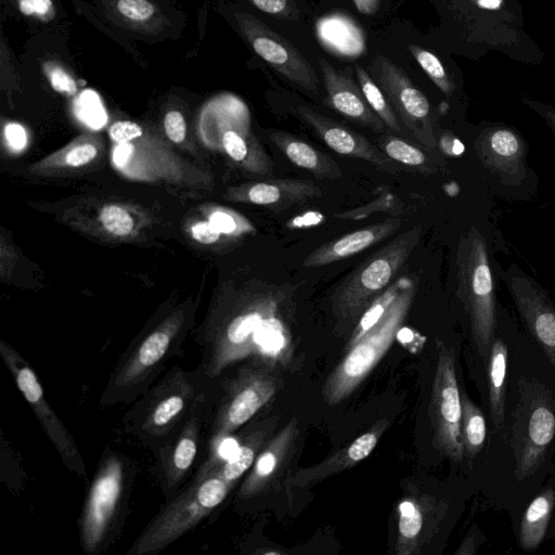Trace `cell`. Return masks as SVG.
<instances>
[{
	"mask_svg": "<svg viewBox=\"0 0 555 555\" xmlns=\"http://www.w3.org/2000/svg\"><path fill=\"white\" fill-rule=\"evenodd\" d=\"M220 376L210 377L196 366H172L124 414L120 428L152 453L166 443L199 408L217 401Z\"/></svg>",
	"mask_w": 555,
	"mask_h": 555,
	"instance_id": "6da1fadb",
	"label": "cell"
},
{
	"mask_svg": "<svg viewBox=\"0 0 555 555\" xmlns=\"http://www.w3.org/2000/svg\"><path fill=\"white\" fill-rule=\"evenodd\" d=\"M289 285L269 283L247 298L227 320L198 337L202 347L197 365L210 377H219L231 365L260 351L262 337L291 305Z\"/></svg>",
	"mask_w": 555,
	"mask_h": 555,
	"instance_id": "7a4b0ae2",
	"label": "cell"
},
{
	"mask_svg": "<svg viewBox=\"0 0 555 555\" xmlns=\"http://www.w3.org/2000/svg\"><path fill=\"white\" fill-rule=\"evenodd\" d=\"M218 451L208 452L192 479L138 535L127 555H156L197 528L224 502L234 485L218 470Z\"/></svg>",
	"mask_w": 555,
	"mask_h": 555,
	"instance_id": "3957f363",
	"label": "cell"
},
{
	"mask_svg": "<svg viewBox=\"0 0 555 555\" xmlns=\"http://www.w3.org/2000/svg\"><path fill=\"white\" fill-rule=\"evenodd\" d=\"M137 473L133 459L111 447L103 451L78 518L79 542L86 555H100L120 534Z\"/></svg>",
	"mask_w": 555,
	"mask_h": 555,
	"instance_id": "277c9868",
	"label": "cell"
},
{
	"mask_svg": "<svg viewBox=\"0 0 555 555\" xmlns=\"http://www.w3.org/2000/svg\"><path fill=\"white\" fill-rule=\"evenodd\" d=\"M185 326L184 313L176 312L138 337L116 361L99 406L129 404L142 396L181 354Z\"/></svg>",
	"mask_w": 555,
	"mask_h": 555,
	"instance_id": "5b68a950",
	"label": "cell"
},
{
	"mask_svg": "<svg viewBox=\"0 0 555 555\" xmlns=\"http://www.w3.org/2000/svg\"><path fill=\"white\" fill-rule=\"evenodd\" d=\"M420 240V227L408 229L362 261L335 287L331 309L338 326H356L373 300L395 282Z\"/></svg>",
	"mask_w": 555,
	"mask_h": 555,
	"instance_id": "8992f818",
	"label": "cell"
},
{
	"mask_svg": "<svg viewBox=\"0 0 555 555\" xmlns=\"http://www.w3.org/2000/svg\"><path fill=\"white\" fill-rule=\"evenodd\" d=\"M416 281L406 276L399 294L378 322L352 347L322 386L323 401L336 405L366 378L396 339L414 300Z\"/></svg>",
	"mask_w": 555,
	"mask_h": 555,
	"instance_id": "52a82bcc",
	"label": "cell"
},
{
	"mask_svg": "<svg viewBox=\"0 0 555 555\" xmlns=\"http://www.w3.org/2000/svg\"><path fill=\"white\" fill-rule=\"evenodd\" d=\"M456 279L475 345L485 358L496 328L495 293L487 246L476 229L465 234L459 245Z\"/></svg>",
	"mask_w": 555,
	"mask_h": 555,
	"instance_id": "ba28073f",
	"label": "cell"
},
{
	"mask_svg": "<svg viewBox=\"0 0 555 555\" xmlns=\"http://www.w3.org/2000/svg\"><path fill=\"white\" fill-rule=\"evenodd\" d=\"M221 391L207 428L208 452L245 425L264 406L279 389V378L258 364L241 366L236 373L220 379Z\"/></svg>",
	"mask_w": 555,
	"mask_h": 555,
	"instance_id": "9c48e42d",
	"label": "cell"
},
{
	"mask_svg": "<svg viewBox=\"0 0 555 555\" xmlns=\"http://www.w3.org/2000/svg\"><path fill=\"white\" fill-rule=\"evenodd\" d=\"M0 356L17 388L57 451L61 461L68 470L87 481V467L78 446L48 402L44 389L35 370L15 348L4 340H0Z\"/></svg>",
	"mask_w": 555,
	"mask_h": 555,
	"instance_id": "30bf717a",
	"label": "cell"
},
{
	"mask_svg": "<svg viewBox=\"0 0 555 555\" xmlns=\"http://www.w3.org/2000/svg\"><path fill=\"white\" fill-rule=\"evenodd\" d=\"M429 417L434 444L454 463L462 462V403L455 372L454 350L437 340V362L433 378Z\"/></svg>",
	"mask_w": 555,
	"mask_h": 555,
	"instance_id": "8fae6325",
	"label": "cell"
},
{
	"mask_svg": "<svg viewBox=\"0 0 555 555\" xmlns=\"http://www.w3.org/2000/svg\"><path fill=\"white\" fill-rule=\"evenodd\" d=\"M216 402L196 410L166 443L152 453L156 480L165 502L172 500L188 483Z\"/></svg>",
	"mask_w": 555,
	"mask_h": 555,
	"instance_id": "7c38bea8",
	"label": "cell"
},
{
	"mask_svg": "<svg viewBox=\"0 0 555 555\" xmlns=\"http://www.w3.org/2000/svg\"><path fill=\"white\" fill-rule=\"evenodd\" d=\"M370 73L412 137L424 146L434 147L437 141L431 107L425 94L399 66L384 55L373 57Z\"/></svg>",
	"mask_w": 555,
	"mask_h": 555,
	"instance_id": "4fadbf2b",
	"label": "cell"
},
{
	"mask_svg": "<svg viewBox=\"0 0 555 555\" xmlns=\"http://www.w3.org/2000/svg\"><path fill=\"white\" fill-rule=\"evenodd\" d=\"M235 20L257 55L295 86L313 95L320 94L315 72L289 41L249 13L236 12Z\"/></svg>",
	"mask_w": 555,
	"mask_h": 555,
	"instance_id": "5bb4252c",
	"label": "cell"
},
{
	"mask_svg": "<svg viewBox=\"0 0 555 555\" xmlns=\"http://www.w3.org/2000/svg\"><path fill=\"white\" fill-rule=\"evenodd\" d=\"M502 278L519 315L555 369V307L553 302L535 280L514 264L502 273Z\"/></svg>",
	"mask_w": 555,
	"mask_h": 555,
	"instance_id": "9a60e30c",
	"label": "cell"
},
{
	"mask_svg": "<svg viewBox=\"0 0 555 555\" xmlns=\"http://www.w3.org/2000/svg\"><path fill=\"white\" fill-rule=\"evenodd\" d=\"M293 113L337 154L364 160L384 172L398 175L402 171L400 164L362 134L306 106H295Z\"/></svg>",
	"mask_w": 555,
	"mask_h": 555,
	"instance_id": "2e32d148",
	"label": "cell"
},
{
	"mask_svg": "<svg viewBox=\"0 0 555 555\" xmlns=\"http://www.w3.org/2000/svg\"><path fill=\"white\" fill-rule=\"evenodd\" d=\"M474 150L482 165L504 183L518 185L527 177L526 144L515 130L488 127L478 134Z\"/></svg>",
	"mask_w": 555,
	"mask_h": 555,
	"instance_id": "e0dca14e",
	"label": "cell"
},
{
	"mask_svg": "<svg viewBox=\"0 0 555 555\" xmlns=\"http://www.w3.org/2000/svg\"><path fill=\"white\" fill-rule=\"evenodd\" d=\"M297 437L298 424L296 418H292L271 440H268L238 488V502L251 500L269 489L285 468Z\"/></svg>",
	"mask_w": 555,
	"mask_h": 555,
	"instance_id": "ac0fdd59",
	"label": "cell"
},
{
	"mask_svg": "<svg viewBox=\"0 0 555 555\" xmlns=\"http://www.w3.org/2000/svg\"><path fill=\"white\" fill-rule=\"evenodd\" d=\"M438 502L425 494H409L398 505L397 555H416L433 537L440 520Z\"/></svg>",
	"mask_w": 555,
	"mask_h": 555,
	"instance_id": "d6986e66",
	"label": "cell"
},
{
	"mask_svg": "<svg viewBox=\"0 0 555 555\" xmlns=\"http://www.w3.org/2000/svg\"><path fill=\"white\" fill-rule=\"evenodd\" d=\"M389 420L383 417L361 436L335 453H332L322 462L297 470L291 479L295 487H310L333 475L353 467L367 457L376 448L380 437L389 427Z\"/></svg>",
	"mask_w": 555,
	"mask_h": 555,
	"instance_id": "ffe728a7",
	"label": "cell"
},
{
	"mask_svg": "<svg viewBox=\"0 0 555 555\" xmlns=\"http://www.w3.org/2000/svg\"><path fill=\"white\" fill-rule=\"evenodd\" d=\"M319 64L330 106L363 127L375 132H384L385 124L370 107L360 87L348 75L333 67L324 59H320Z\"/></svg>",
	"mask_w": 555,
	"mask_h": 555,
	"instance_id": "44dd1931",
	"label": "cell"
},
{
	"mask_svg": "<svg viewBox=\"0 0 555 555\" xmlns=\"http://www.w3.org/2000/svg\"><path fill=\"white\" fill-rule=\"evenodd\" d=\"M323 195L311 180L269 177L237 188L232 196L237 201L271 209H285Z\"/></svg>",
	"mask_w": 555,
	"mask_h": 555,
	"instance_id": "7402d4cb",
	"label": "cell"
},
{
	"mask_svg": "<svg viewBox=\"0 0 555 555\" xmlns=\"http://www.w3.org/2000/svg\"><path fill=\"white\" fill-rule=\"evenodd\" d=\"M402 225L398 217L358 229L326 242L311 251L302 261L305 268H319L352 257L388 238Z\"/></svg>",
	"mask_w": 555,
	"mask_h": 555,
	"instance_id": "603a6c76",
	"label": "cell"
},
{
	"mask_svg": "<svg viewBox=\"0 0 555 555\" xmlns=\"http://www.w3.org/2000/svg\"><path fill=\"white\" fill-rule=\"evenodd\" d=\"M526 431L516 451V476H531L541 465L546 448L555 436V412L545 399H534L530 405Z\"/></svg>",
	"mask_w": 555,
	"mask_h": 555,
	"instance_id": "cb8c5ba5",
	"label": "cell"
},
{
	"mask_svg": "<svg viewBox=\"0 0 555 555\" xmlns=\"http://www.w3.org/2000/svg\"><path fill=\"white\" fill-rule=\"evenodd\" d=\"M268 135L289 162L308 170L317 178H341L343 171L338 164L331 156L314 149L306 141L287 131L278 129H270Z\"/></svg>",
	"mask_w": 555,
	"mask_h": 555,
	"instance_id": "d4e9b609",
	"label": "cell"
},
{
	"mask_svg": "<svg viewBox=\"0 0 555 555\" xmlns=\"http://www.w3.org/2000/svg\"><path fill=\"white\" fill-rule=\"evenodd\" d=\"M269 440V425L251 428L245 433L229 457L219 455L218 470L220 475L232 485L249 470L259 452Z\"/></svg>",
	"mask_w": 555,
	"mask_h": 555,
	"instance_id": "484cf974",
	"label": "cell"
},
{
	"mask_svg": "<svg viewBox=\"0 0 555 555\" xmlns=\"http://www.w3.org/2000/svg\"><path fill=\"white\" fill-rule=\"evenodd\" d=\"M488 361V387L490 415L498 430L504 426L505 417V377L507 366V347L501 339L492 340Z\"/></svg>",
	"mask_w": 555,
	"mask_h": 555,
	"instance_id": "4316f807",
	"label": "cell"
},
{
	"mask_svg": "<svg viewBox=\"0 0 555 555\" xmlns=\"http://www.w3.org/2000/svg\"><path fill=\"white\" fill-rule=\"evenodd\" d=\"M555 491L544 489L527 507L520 524L519 542L524 550H535L543 540L553 507Z\"/></svg>",
	"mask_w": 555,
	"mask_h": 555,
	"instance_id": "83f0119b",
	"label": "cell"
},
{
	"mask_svg": "<svg viewBox=\"0 0 555 555\" xmlns=\"http://www.w3.org/2000/svg\"><path fill=\"white\" fill-rule=\"evenodd\" d=\"M113 15L129 28L155 33L162 24L159 8L152 0H112Z\"/></svg>",
	"mask_w": 555,
	"mask_h": 555,
	"instance_id": "f1b7e54d",
	"label": "cell"
},
{
	"mask_svg": "<svg viewBox=\"0 0 555 555\" xmlns=\"http://www.w3.org/2000/svg\"><path fill=\"white\" fill-rule=\"evenodd\" d=\"M324 44L343 55L354 56L364 48L360 30L346 18H327L319 25Z\"/></svg>",
	"mask_w": 555,
	"mask_h": 555,
	"instance_id": "f546056e",
	"label": "cell"
},
{
	"mask_svg": "<svg viewBox=\"0 0 555 555\" xmlns=\"http://www.w3.org/2000/svg\"><path fill=\"white\" fill-rule=\"evenodd\" d=\"M377 146L393 162L422 173L436 172V164L428 155L413 143L391 134H383Z\"/></svg>",
	"mask_w": 555,
	"mask_h": 555,
	"instance_id": "4dcf8cb0",
	"label": "cell"
},
{
	"mask_svg": "<svg viewBox=\"0 0 555 555\" xmlns=\"http://www.w3.org/2000/svg\"><path fill=\"white\" fill-rule=\"evenodd\" d=\"M462 403V443L464 456L473 460L482 449L486 437L487 426L481 410L463 392L461 395Z\"/></svg>",
	"mask_w": 555,
	"mask_h": 555,
	"instance_id": "1f68e13d",
	"label": "cell"
},
{
	"mask_svg": "<svg viewBox=\"0 0 555 555\" xmlns=\"http://www.w3.org/2000/svg\"><path fill=\"white\" fill-rule=\"evenodd\" d=\"M354 70L360 89L370 107L382 119L388 129L393 132L401 133L402 128L399 118L388 102L384 91L363 67L356 64Z\"/></svg>",
	"mask_w": 555,
	"mask_h": 555,
	"instance_id": "d6a6232c",
	"label": "cell"
},
{
	"mask_svg": "<svg viewBox=\"0 0 555 555\" xmlns=\"http://www.w3.org/2000/svg\"><path fill=\"white\" fill-rule=\"evenodd\" d=\"M405 280L406 276H400L373 300L356 324L347 349L358 343L378 322L399 294Z\"/></svg>",
	"mask_w": 555,
	"mask_h": 555,
	"instance_id": "836d02e7",
	"label": "cell"
},
{
	"mask_svg": "<svg viewBox=\"0 0 555 555\" xmlns=\"http://www.w3.org/2000/svg\"><path fill=\"white\" fill-rule=\"evenodd\" d=\"M409 50L437 88L444 94L451 95L455 87L441 61L433 52L418 46L410 44Z\"/></svg>",
	"mask_w": 555,
	"mask_h": 555,
	"instance_id": "e575fe53",
	"label": "cell"
},
{
	"mask_svg": "<svg viewBox=\"0 0 555 555\" xmlns=\"http://www.w3.org/2000/svg\"><path fill=\"white\" fill-rule=\"evenodd\" d=\"M401 203L399 199L390 194L383 193L370 203L357 207L348 211L335 212L333 216L344 220H359L366 218L375 212H386L399 209Z\"/></svg>",
	"mask_w": 555,
	"mask_h": 555,
	"instance_id": "d590c367",
	"label": "cell"
},
{
	"mask_svg": "<svg viewBox=\"0 0 555 555\" xmlns=\"http://www.w3.org/2000/svg\"><path fill=\"white\" fill-rule=\"evenodd\" d=\"M209 222L221 234L236 235L255 232L254 225L242 216L228 210H216L209 216Z\"/></svg>",
	"mask_w": 555,
	"mask_h": 555,
	"instance_id": "8d00e7d4",
	"label": "cell"
},
{
	"mask_svg": "<svg viewBox=\"0 0 555 555\" xmlns=\"http://www.w3.org/2000/svg\"><path fill=\"white\" fill-rule=\"evenodd\" d=\"M99 218L102 225L115 235L125 236L133 230L134 224L131 216L117 205L105 206Z\"/></svg>",
	"mask_w": 555,
	"mask_h": 555,
	"instance_id": "74e56055",
	"label": "cell"
},
{
	"mask_svg": "<svg viewBox=\"0 0 555 555\" xmlns=\"http://www.w3.org/2000/svg\"><path fill=\"white\" fill-rule=\"evenodd\" d=\"M42 72L52 89L56 92L66 95H75L77 93L78 85L76 80L60 63L47 61L42 65Z\"/></svg>",
	"mask_w": 555,
	"mask_h": 555,
	"instance_id": "f35d334b",
	"label": "cell"
},
{
	"mask_svg": "<svg viewBox=\"0 0 555 555\" xmlns=\"http://www.w3.org/2000/svg\"><path fill=\"white\" fill-rule=\"evenodd\" d=\"M18 11L27 17L40 22H49L55 16V7L52 0H14Z\"/></svg>",
	"mask_w": 555,
	"mask_h": 555,
	"instance_id": "ab89813d",
	"label": "cell"
},
{
	"mask_svg": "<svg viewBox=\"0 0 555 555\" xmlns=\"http://www.w3.org/2000/svg\"><path fill=\"white\" fill-rule=\"evenodd\" d=\"M166 135L173 143H181L185 139L186 125L183 115L179 111H169L164 117Z\"/></svg>",
	"mask_w": 555,
	"mask_h": 555,
	"instance_id": "60d3db41",
	"label": "cell"
},
{
	"mask_svg": "<svg viewBox=\"0 0 555 555\" xmlns=\"http://www.w3.org/2000/svg\"><path fill=\"white\" fill-rule=\"evenodd\" d=\"M141 135V126L133 121H116L109 127V137L117 143H126Z\"/></svg>",
	"mask_w": 555,
	"mask_h": 555,
	"instance_id": "b9f144b4",
	"label": "cell"
},
{
	"mask_svg": "<svg viewBox=\"0 0 555 555\" xmlns=\"http://www.w3.org/2000/svg\"><path fill=\"white\" fill-rule=\"evenodd\" d=\"M98 150L93 144L85 143L69 150L65 155V164L80 167L90 163L96 156Z\"/></svg>",
	"mask_w": 555,
	"mask_h": 555,
	"instance_id": "7bdbcfd3",
	"label": "cell"
},
{
	"mask_svg": "<svg viewBox=\"0 0 555 555\" xmlns=\"http://www.w3.org/2000/svg\"><path fill=\"white\" fill-rule=\"evenodd\" d=\"M191 232L195 241L207 245L216 243L221 235L209 221L195 223Z\"/></svg>",
	"mask_w": 555,
	"mask_h": 555,
	"instance_id": "ee69618b",
	"label": "cell"
},
{
	"mask_svg": "<svg viewBox=\"0 0 555 555\" xmlns=\"http://www.w3.org/2000/svg\"><path fill=\"white\" fill-rule=\"evenodd\" d=\"M4 134L9 145L15 150L21 151L27 143V135L25 129L18 124H8L4 128Z\"/></svg>",
	"mask_w": 555,
	"mask_h": 555,
	"instance_id": "f6af8a7d",
	"label": "cell"
},
{
	"mask_svg": "<svg viewBox=\"0 0 555 555\" xmlns=\"http://www.w3.org/2000/svg\"><path fill=\"white\" fill-rule=\"evenodd\" d=\"M522 101L545 120L555 137V108L529 99H524Z\"/></svg>",
	"mask_w": 555,
	"mask_h": 555,
	"instance_id": "bcb514c9",
	"label": "cell"
},
{
	"mask_svg": "<svg viewBox=\"0 0 555 555\" xmlns=\"http://www.w3.org/2000/svg\"><path fill=\"white\" fill-rule=\"evenodd\" d=\"M259 10L270 13H282L287 7V0H250Z\"/></svg>",
	"mask_w": 555,
	"mask_h": 555,
	"instance_id": "7dc6e473",
	"label": "cell"
},
{
	"mask_svg": "<svg viewBox=\"0 0 555 555\" xmlns=\"http://www.w3.org/2000/svg\"><path fill=\"white\" fill-rule=\"evenodd\" d=\"M357 10L365 15L373 14L379 4V0H352Z\"/></svg>",
	"mask_w": 555,
	"mask_h": 555,
	"instance_id": "c3c4849f",
	"label": "cell"
},
{
	"mask_svg": "<svg viewBox=\"0 0 555 555\" xmlns=\"http://www.w3.org/2000/svg\"><path fill=\"white\" fill-rule=\"evenodd\" d=\"M475 2L479 8L496 10L501 8L503 0H476Z\"/></svg>",
	"mask_w": 555,
	"mask_h": 555,
	"instance_id": "681fc988",
	"label": "cell"
}]
</instances>
